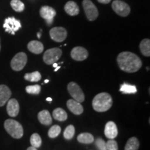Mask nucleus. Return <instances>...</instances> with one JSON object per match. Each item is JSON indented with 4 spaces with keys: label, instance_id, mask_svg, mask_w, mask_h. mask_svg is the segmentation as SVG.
I'll return each instance as SVG.
<instances>
[{
    "label": "nucleus",
    "instance_id": "1",
    "mask_svg": "<svg viewBox=\"0 0 150 150\" xmlns=\"http://www.w3.org/2000/svg\"><path fill=\"white\" fill-rule=\"evenodd\" d=\"M118 66L124 72L134 73L139 70L142 63L139 56L130 52L119 54L117 58Z\"/></svg>",
    "mask_w": 150,
    "mask_h": 150
},
{
    "label": "nucleus",
    "instance_id": "2",
    "mask_svg": "<svg viewBox=\"0 0 150 150\" xmlns=\"http://www.w3.org/2000/svg\"><path fill=\"white\" fill-rule=\"evenodd\" d=\"M93 107L97 112H105L109 110L112 104V97L107 93H101L94 97Z\"/></svg>",
    "mask_w": 150,
    "mask_h": 150
},
{
    "label": "nucleus",
    "instance_id": "3",
    "mask_svg": "<svg viewBox=\"0 0 150 150\" xmlns=\"http://www.w3.org/2000/svg\"><path fill=\"white\" fill-rule=\"evenodd\" d=\"M4 128L7 133L16 139H20L23 136L24 130L22 125L13 119H8L4 122Z\"/></svg>",
    "mask_w": 150,
    "mask_h": 150
},
{
    "label": "nucleus",
    "instance_id": "4",
    "mask_svg": "<svg viewBox=\"0 0 150 150\" xmlns=\"http://www.w3.org/2000/svg\"><path fill=\"white\" fill-rule=\"evenodd\" d=\"M62 55L61 49L55 47L47 50L43 55V61L47 65H52L59 60Z\"/></svg>",
    "mask_w": 150,
    "mask_h": 150
},
{
    "label": "nucleus",
    "instance_id": "5",
    "mask_svg": "<svg viewBox=\"0 0 150 150\" xmlns=\"http://www.w3.org/2000/svg\"><path fill=\"white\" fill-rule=\"evenodd\" d=\"M67 91L73 99L76 102L81 103L85 100V95L82 91L81 88L77 83L75 82H70L67 85Z\"/></svg>",
    "mask_w": 150,
    "mask_h": 150
},
{
    "label": "nucleus",
    "instance_id": "6",
    "mask_svg": "<svg viewBox=\"0 0 150 150\" xmlns=\"http://www.w3.org/2000/svg\"><path fill=\"white\" fill-rule=\"evenodd\" d=\"M82 4L88 20L90 21H94L96 20L99 16V12L95 5L91 0H83Z\"/></svg>",
    "mask_w": 150,
    "mask_h": 150
},
{
    "label": "nucleus",
    "instance_id": "7",
    "mask_svg": "<svg viewBox=\"0 0 150 150\" xmlns=\"http://www.w3.org/2000/svg\"><path fill=\"white\" fill-rule=\"evenodd\" d=\"M27 62V56L24 52L17 54L11 62V68L15 71H20L24 68Z\"/></svg>",
    "mask_w": 150,
    "mask_h": 150
},
{
    "label": "nucleus",
    "instance_id": "8",
    "mask_svg": "<svg viewBox=\"0 0 150 150\" xmlns=\"http://www.w3.org/2000/svg\"><path fill=\"white\" fill-rule=\"evenodd\" d=\"M3 27L7 33L15 35L16 31H18L22 27V25L20 20H17L13 17H10L4 20Z\"/></svg>",
    "mask_w": 150,
    "mask_h": 150
},
{
    "label": "nucleus",
    "instance_id": "9",
    "mask_svg": "<svg viewBox=\"0 0 150 150\" xmlns=\"http://www.w3.org/2000/svg\"><path fill=\"white\" fill-rule=\"evenodd\" d=\"M112 8L117 15L122 17H127L130 13V7L125 1L115 0L112 4Z\"/></svg>",
    "mask_w": 150,
    "mask_h": 150
},
{
    "label": "nucleus",
    "instance_id": "10",
    "mask_svg": "<svg viewBox=\"0 0 150 150\" xmlns=\"http://www.w3.org/2000/svg\"><path fill=\"white\" fill-rule=\"evenodd\" d=\"M50 35L52 40L57 42H61L66 39L67 32L65 28L56 27L50 31Z\"/></svg>",
    "mask_w": 150,
    "mask_h": 150
},
{
    "label": "nucleus",
    "instance_id": "11",
    "mask_svg": "<svg viewBox=\"0 0 150 150\" xmlns=\"http://www.w3.org/2000/svg\"><path fill=\"white\" fill-rule=\"evenodd\" d=\"M40 15L41 18L46 20L47 24L48 25H51L54 22V18L56 16V12L53 8L48 6H44L40 8Z\"/></svg>",
    "mask_w": 150,
    "mask_h": 150
},
{
    "label": "nucleus",
    "instance_id": "12",
    "mask_svg": "<svg viewBox=\"0 0 150 150\" xmlns=\"http://www.w3.org/2000/svg\"><path fill=\"white\" fill-rule=\"evenodd\" d=\"M71 57L76 61H83L88 56V52L82 47H76L71 51Z\"/></svg>",
    "mask_w": 150,
    "mask_h": 150
},
{
    "label": "nucleus",
    "instance_id": "13",
    "mask_svg": "<svg viewBox=\"0 0 150 150\" xmlns=\"http://www.w3.org/2000/svg\"><path fill=\"white\" fill-rule=\"evenodd\" d=\"M7 102V113L11 117H16L20 111V105L18 100L16 99H9Z\"/></svg>",
    "mask_w": 150,
    "mask_h": 150
},
{
    "label": "nucleus",
    "instance_id": "14",
    "mask_svg": "<svg viewBox=\"0 0 150 150\" xmlns=\"http://www.w3.org/2000/svg\"><path fill=\"white\" fill-rule=\"evenodd\" d=\"M104 134L108 139H114L117 137L118 131L115 122L110 121L106 123V126H105Z\"/></svg>",
    "mask_w": 150,
    "mask_h": 150
},
{
    "label": "nucleus",
    "instance_id": "15",
    "mask_svg": "<svg viewBox=\"0 0 150 150\" xmlns=\"http://www.w3.org/2000/svg\"><path fill=\"white\" fill-rule=\"evenodd\" d=\"M12 95L9 88L6 85H0V106H4L10 99Z\"/></svg>",
    "mask_w": 150,
    "mask_h": 150
},
{
    "label": "nucleus",
    "instance_id": "16",
    "mask_svg": "<svg viewBox=\"0 0 150 150\" xmlns=\"http://www.w3.org/2000/svg\"><path fill=\"white\" fill-rule=\"evenodd\" d=\"M67 106L74 115H81L83 111V108L81 103L76 102L74 99H69L67 102Z\"/></svg>",
    "mask_w": 150,
    "mask_h": 150
},
{
    "label": "nucleus",
    "instance_id": "17",
    "mask_svg": "<svg viewBox=\"0 0 150 150\" xmlns=\"http://www.w3.org/2000/svg\"><path fill=\"white\" fill-rule=\"evenodd\" d=\"M27 47L30 52L35 54H41L44 50V46H43L42 43L37 40H32L29 42Z\"/></svg>",
    "mask_w": 150,
    "mask_h": 150
},
{
    "label": "nucleus",
    "instance_id": "18",
    "mask_svg": "<svg viewBox=\"0 0 150 150\" xmlns=\"http://www.w3.org/2000/svg\"><path fill=\"white\" fill-rule=\"evenodd\" d=\"M38 119L42 125H50L52 123V118L47 110L40 111L38 114Z\"/></svg>",
    "mask_w": 150,
    "mask_h": 150
},
{
    "label": "nucleus",
    "instance_id": "19",
    "mask_svg": "<svg viewBox=\"0 0 150 150\" xmlns=\"http://www.w3.org/2000/svg\"><path fill=\"white\" fill-rule=\"evenodd\" d=\"M64 9L65 12L71 16H75L79 13V8L77 4L73 1H69L65 5Z\"/></svg>",
    "mask_w": 150,
    "mask_h": 150
},
{
    "label": "nucleus",
    "instance_id": "20",
    "mask_svg": "<svg viewBox=\"0 0 150 150\" xmlns=\"http://www.w3.org/2000/svg\"><path fill=\"white\" fill-rule=\"evenodd\" d=\"M53 117L56 120L63 122L67 119V114L63 108H57L53 111Z\"/></svg>",
    "mask_w": 150,
    "mask_h": 150
},
{
    "label": "nucleus",
    "instance_id": "21",
    "mask_svg": "<svg viewBox=\"0 0 150 150\" xmlns=\"http://www.w3.org/2000/svg\"><path fill=\"white\" fill-rule=\"evenodd\" d=\"M140 50L141 53L145 56H150V40L145 38L143 39L140 44Z\"/></svg>",
    "mask_w": 150,
    "mask_h": 150
},
{
    "label": "nucleus",
    "instance_id": "22",
    "mask_svg": "<svg viewBox=\"0 0 150 150\" xmlns=\"http://www.w3.org/2000/svg\"><path fill=\"white\" fill-rule=\"evenodd\" d=\"M140 147V142L138 138L132 137L129 138L125 145V150H138Z\"/></svg>",
    "mask_w": 150,
    "mask_h": 150
},
{
    "label": "nucleus",
    "instance_id": "23",
    "mask_svg": "<svg viewBox=\"0 0 150 150\" xmlns=\"http://www.w3.org/2000/svg\"><path fill=\"white\" fill-rule=\"evenodd\" d=\"M77 140L80 143L91 144L94 141V137L89 133H82L77 136Z\"/></svg>",
    "mask_w": 150,
    "mask_h": 150
},
{
    "label": "nucleus",
    "instance_id": "24",
    "mask_svg": "<svg viewBox=\"0 0 150 150\" xmlns=\"http://www.w3.org/2000/svg\"><path fill=\"white\" fill-rule=\"evenodd\" d=\"M120 91L123 94H135L137 93V88L136 86L124 83L121 85Z\"/></svg>",
    "mask_w": 150,
    "mask_h": 150
},
{
    "label": "nucleus",
    "instance_id": "25",
    "mask_svg": "<svg viewBox=\"0 0 150 150\" xmlns=\"http://www.w3.org/2000/svg\"><path fill=\"white\" fill-rule=\"evenodd\" d=\"M41 74L38 71H35L31 73H27L24 75V79L25 80L29 81L31 82H38L41 79Z\"/></svg>",
    "mask_w": 150,
    "mask_h": 150
},
{
    "label": "nucleus",
    "instance_id": "26",
    "mask_svg": "<svg viewBox=\"0 0 150 150\" xmlns=\"http://www.w3.org/2000/svg\"><path fill=\"white\" fill-rule=\"evenodd\" d=\"M30 142L32 147L38 148L42 145V139H41L40 135L38 134H33L30 138Z\"/></svg>",
    "mask_w": 150,
    "mask_h": 150
},
{
    "label": "nucleus",
    "instance_id": "27",
    "mask_svg": "<svg viewBox=\"0 0 150 150\" xmlns=\"http://www.w3.org/2000/svg\"><path fill=\"white\" fill-rule=\"evenodd\" d=\"M11 6L16 12H22L24 10V4L20 0H11Z\"/></svg>",
    "mask_w": 150,
    "mask_h": 150
},
{
    "label": "nucleus",
    "instance_id": "28",
    "mask_svg": "<svg viewBox=\"0 0 150 150\" xmlns=\"http://www.w3.org/2000/svg\"><path fill=\"white\" fill-rule=\"evenodd\" d=\"M75 134V128L73 125H70L66 127L63 133V136L66 140H71Z\"/></svg>",
    "mask_w": 150,
    "mask_h": 150
},
{
    "label": "nucleus",
    "instance_id": "29",
    "mask_svg": "<svg viewBox=\"0 0 150 150\" xmlns=\"http://www.w3.org/2000/svg\"><path fill=\"white\" fill-rule=\"evenodd\" d=\"M61 128L59 125H54L48 131V136L51 138H55L61 134Z\"/></svg>",
    "mask_w": 150,
    "mask_h": 150
},
{
    "label": "nucleus",
    "instance_id": "30",
    "mask_svg": "<svg viewBox=\"0 0 150 150\" xmlns=\"http://www.w3.org/2000/svg\"><path fill=\"white\" fill-rule=\"evenodd\" d=\"M41 87L40 86L33 85V86H28L26 87V91L27 93L31 94V95H38L40 93Z\"/></svg>",
    "mask_w": 150,
    "mask_h": 150
},
{
    "label": "nucleus",
    "instance_id": "31",
    "mask_svg": "<svg viewBox=\"0 0 150 150\" xmlns=\"http://www.w3.org/2000/svg\"><path fill=\"white\" fill-rule=\"evenodd\" d=\"M106 149L107 150H118V146L117 142L113 139H110L106 142Z\"/></svg>",
    "mask_w": 150,
    "mask_h": 150
},
{
    "label": "nucleus",
    "instance_id": "32",
    "mask_svg": "<svg viewBox=\"0 0 150 150\" xmlns=\"http://www.w3.org/2000/svg\"><path fill=\"white\" fill-rule=\"evenodd\" d=\"M95 145L98 148L99 150H107L106 149V142L101 138H97L95 140Z\"/></svg>",
    "mask_w": 150,
    "mask_h": 150
},
{
    "label": "nucleus",
    "instance_id": "33",
    "mask_svg": "<svg viewBox=\"0 0 150 150\" xmlns=\"http://www.w3.org/2000/svg\"><path fill=\"white\" fill-rule=\"evenodd\" d=\"M99 3L101 4H107L110 3L111 0H97Z\"/></svg>",
    "mask_w": 150,
    "mask_h": 150
},
{
    "label": "nucleus",
    "instance_id": "34",
    "mask_svg": "<svg viewBox=\"0 0 150 150\" xmlns=\"http://www.w3.org/2000/svg\"><path fill=\"white\" fill-rule=\"evenodd\" d=\"M27 150H37V148H35V147H32V146H31V147H28Z\"/></svg>",
    "mask_w": 150,
    "mask_h": 150
},
{
    "label": "nucleus",
    "instance_id": "35",
    "mask_svg": "<svg viewBox=\"0 0 150 150\" xmlns=\"http://www.w3.org/2000/svg\"><path fill=\"white\" fill-rule=\"evenodd\" d=\"M46 100L48 101V102H50V103H51L52 101V99L51 98V97H47V98L46 99Z\"/></svg>",
    "mask_w": 150,
    "mask_h": 150
},
{
    "label": "nucleus",
    "instance_id": "36",
    "mask_svg": "<svg viewBox=\"0 0 150 150\" xmlns=\"http://www.w3.org/2000/svg\"><path fill=\"white\" fill-rule=\"evenodd\" d=\"M60 68H61V66H57L55 68V70H54V72H56V71H58Z\"/></svg>",
    "mask_w": 150,
    "mask_h": 150
},
{
    "label": "nucleus",
    "instance_id": "37",
    "mask_svg": "<svg viewBox=\"0 0 150 150\" xmlns=\"http://www.w3.org/2000/svg\"><path fill=\"white\" fill-rule=\"evenodd\" d=\"M52 65H53V67H56L58 66V64L56 63H54V64H52Z\"/></svg>",
    "mask_w": 150,
    "mask_h": 150
},
{
    "label": "nucleus",
    "instance_id": "38",
    "mask_svg": "<svg viewBox=\"0 0 150 150\" xmlns=\"http://www.w3.org/2000/svg\"><path fill=\"white\" fill-rule=\"evenodd\" d=\"M40 33H41L40 32L38 33V38H40Z\"/></svg>",
    "mask_w": 150,
    "mask_h": 150
},
{
    "label": "nucleus",
    "instance_id": "39",
    "mask_svg": "<svg viewBox=\"0 0 150 150\" xmlns=\"http://www.w3.org/2000/svg\"><path fill=\"white\" fill-rule=\"evenodd\" d=\"M50 81H49L48 79H46V80H45V83H48V82Z\"/></svg>",
    "mask_w": 150,
    "mask_h": 150
},
{
    "label": "nucleus",
    "instance_id": "40",
    "mask_svg": "<svg viewBox=\"0 0 150 150\" xmlns=\"http://www.w3.org/2000/svg\"><path fill=\"white\" fill-rule=\"evenodd\" d=\"M0 50H1V44H0Z\"/></svg>",
    "mask_w": 150,
    "mask_h": 150
}]
</instances>
